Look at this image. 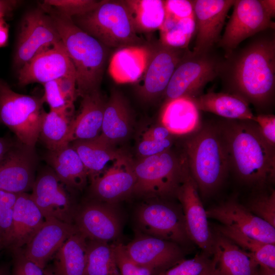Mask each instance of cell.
Here are the masks:
<instances>
[{
	"label": "cell",
	"mask_w": 275,
	"mask_h": 275,
	"mask_svg": "<svg viewBox=\"0 0 275 275\" xmlns=\"http://www.w3.org/2000/svg\"><path fill=\"white\" fill-rule=\"evenodd\" d=\"M185 155L191 176L203 197L221 186L230 170L224 141L217 125H202L188 135Z\"/></svg>",
	"instance_id": "277c9868"
},
{
	"label": "cell",
	"mask_w": 275,
	"mask_h": 275,
	"mask_svg": "<svg viewBox=\"0 0 275 275\" xmlns=\"http://www.w3.org/2000/svg\"><path fill=\"white\" fill-rule=\"evenodd\" d=\"M211 51L195 54L188 51L175 69L164 92L166 100L195 97L219 75L223 62Z\"/></svg>",
	"instance_id": "ba28073f"
},
{
	"label": "cell",
	"mask_w": 275,
	"mask_h": 275,
	"mask_svg": "<svg viewBox=\"0 0 275 275\" xmlns=\"http://www.w3.org/2000/svg\"><path fill=\"white\" fill-rule=\"evenodd\" d=\"M73 22L107 48L143 45L123 1H99L90 12L71 18Z\"/></svg>",
	"instance_id": "5b68a950"
},
{
	"label": "cell",
	"mask_w": 275,
	"mask_h": 275,
	"mask_svg": "<svg viewBox=\"0 0 275 275\" xmlns=\"http://www.w3.org/2000/svg\"><path fill=\"white\" fill-rule=\"evenodd\" d=\"M0 275H11V269L9 264L0 265Z\"/></svg>",
	"instance_id": "9f6ffc18"
},
{
	"label": "cell",
	"mask_w": 275,
	"mask_h": 275,
	"mask_svg": "<svg viewBox=\"0 0 275 275\" xmlns=\"http://www.w3.org/2000/svg\"><path fill=\"white\" fill-rule=\"evenodd\" d=\"M77 231L74 224L53 218L45 219L22 249L23 253L26 258L44 269L66 240Z\"/></svg>",
	"instance_id": "7402d4cb"
},
{
	"label": "cell",
	"mask_w": 275,
	"mask_h": 275,
	"mask_svg": "<svg viewBox=\"0 0 275 275\" xmlns=\"http://www.w3.org/2000/svg\"><path fill=\"white\" fill-rule=\"evenodd\" d=\"M91 181L93 200L115 205L133 193L136 178L133 166L122 156Z\"/></svg>",
	"instance_id": "44dd1931"
},
{
	"label": "cell",
	"mask_w": 275,
	"mask_h": 275,
	"mask_svg": "<svg viewBox=\"0 0 275 275\" xmlns=\"http://www.w3.org/2000/svg\"><path fill=\"white\" fill-rule=\"evenodd\" d=\"M211 263L209 256L202 253L193 258L183 259L157 275H201Z\"/></svg>",
	"instance_id": "f35d334b"
},
{
	"label": "cell",
	"mask_w": 275,
	"mask_h": 275,
	"mask_svg": "<svg viewBox=\"0 0 275 275\" xmlns=\"http://www.w3.org/2000/svg\"><path fill=\"white\" fill-rule=\"evenodd\" d=\"M196 31L195 15L182 18L169 30L160 32L159 42L173 48L187 49L192 37L196 34Z\"/></svg>",
	"instance_id": "74e56055"
},
{
	"label": "cell",
	"mask_w": 275,
	"mask_h": 275,
	"mask_svg": "<svg viewBox=\"0 0 275 275\" xmlns=\"http://www.w3.org/2000/svg\"><path fill=\"white\" fill-rule=\"evenodd\" d=\"M201 275H218L214 263L212 260V263L209 267Z\"/></svg>",
	"instance_id": "11a10c76"
},
{
	"label": "cell",
	"mask_w": 275,
	"mask_h": 275,
	"mask_svg": "<svg viewBox=\"0 0 275 275\" xmlns=\"http://www.w3.org/2000/svg\"><path fill=\"white\" fill-rule=\"evenodd\" d=\"M81 97L79 112L70 123L69 143L94 139L101 133L105 102L98 90Z\"/></svg>",
	"instance_id": "484cf974"
},
{
	"label": "cell",
	"mask_w": 275,
	"mask_h": 275,
	"mask_svg": "<svg viewBox=\"0 0 275 275\" xmlns=\"http://www.w3.org/2000/svg\"><path fill=\"white\" fill-rule=\"evenodd\" d=\"M130 129V116L127 105L119 93L114 92L105 103L99 137L111 145L125 138Z\"/></svg>",
	"instance_id": "1f68e13d"
},
{
	"label": "cell",
	"mask_w": 275,
	"mask_h": 275,
	"mask_svg": "<svg viewBox=\"0 0 275 275\" xmlns=\"http://www.w3.org/2000/svg\"><path fill=\"white\" fill-rule=\"evenodd\" d=\"M71 115L50 110L43 119L39 138L48 151H54L67 146Z\"/></svg>",
	"instance_id": "e575fe53"
},
{
	"label": "cell",
	"mask_w": 275,
	"mask_h": 275,
	"mask_svg": "<svg viewBox=\"0 0 275 275\" xmlns=\"http://www.w3.org/2000/svg\"><path fill=\"white\" fill-rule=\"evenodd\" d=\"M113 244L121 275H153L149 269L138 265L129 257L124 244L117 241Z\"/></svg>",
	"instance_id": "b9f144b4"
},
{
	"label": "cell",
	"mask_w": 275,
	"mask_h": 275,
	"mask_svg": "<svg viewBox=\"0 0 275 275\" xmlns=\"http://www.w3.org/2000/svg\"><path fill=\"white\" fill-rule=\"evenodd\" d=\"M45 220L30 194H18L14 207L11 226L4 241L5 249L11 252L22 249L40 229Z\"/></svg>",
	"instance_id": "603a6c76"
},
{
	"label": "cell",
	"mask_w": 275,
	"mask_h": 275,
	"mask_svg": "<svg viewBox=\"0 0 275 275\" xmlns=\"http://www.w3.org/2000/svg\"><path fill=\"white\" fill-rule=\"evenodd\" d=\"M234 2V0L192 1L196 23L194 53L211 51L218 43L227 13Z\"/></svg>",
	"instance_id": "d6986e66"
},
{
	"label": "cell",
	"mask_w": 275,
	"mask_h": 275,
	"mask_svg": "<svg viewBox=\"0 0 275 275\" xmlns=\"http://www.w3.org/2000/svg\"><path fill=\"white\" fill-rule=\"evenodd\" d=\"M151 53L152 47L144 45L118 49L109 60L108 73L117 84L137 82L145 73Z\"/></svg>",
	"instance_id": "cb8c5ba5"
},
{
	"label": "cell",
	"mask_w": 275,
	"mask_h": 275,
	"mask_svg": "<svg viewBox=\"0 0 275 275\" xmlns=\"http://www.w3.org/2000/svg\"><path fill=\"white\" fill-rule=\"evenodd\" d=\"M13 143L7 139L0 138V163Z\"/></svg>",
	"instance_id": "f5cc1de1"
},
{
	"label": "cell",
	"mask_w": 275,
	"mask_h": 275,
	"mask_svg": "<svg viewBox=\"0 0 275 275\" xmlns=\"http://www.w3.org/2000/svg\"><path fill=\"white\" fill-rule=\"evenodd\" d=\"M18 2L0 0V18H4L13 10Z\"/></svg>",
	"instance_id": "f907efd6"
},
{
	"label": "cell",
	"mask_w": 275,
	"mask_h": 275,
	"mask_svg": "<svg viewBox=\"0 0 275 275\" xmlns=\"http://www.w3.org/2000/svg\"><path fill=\"white\" fill-rule=\"evenodd\" d=\"M11 252L13 254L11 275H44L43 269L25 257L22 249Z\"/></svg>",
	"instance_id": "ee69618b"
},
{
	"label": "cell",
	"mask_w": 275,
	"mask_h": 275,
	"mask_svg": "<svg viewBox=\"0 0 275 275\" xmlns=\"http://www.w3.org/2000/svg\"><path fill=\"white\" fill-rule=\"evenodd\" d=\"M9 27L4 18H0V48L5 46L8 40Z\"/></svg>",
	"instance_id": "681fc988"
},
{
	"label": "cell",
	"mask_w": 275,
	"mask_h": 275,
	"mask_svg": "<svg viewBox=\"0 0 275 275\" xmlns=\"http://www.w3.org/2000/svg\"><path fill=\"white\" fill-rule=\"evenodd\" d=\"M61 41L48 14L40 9L29 11L20 25L14 58L15 67L20 69L38 53Z\"/></svg>",
	"instance_id": "8fae6325"
},
{
	"label": "cell",
	"mask_w": 275,
	"mask_h": 275,
	"mask_svg": "<svg viewBox=\"0 0 275 275\" xmlns=\"http://www.w3.org/2000/svg\"><path fill=\"white\" fill-rule=\"evenodd\" d=\"M223 62V75L231 93L258 108L273 101L275 91V38L262 35Z\"/></svg>",
	"instance_id": "6da1fadb"
},
{
	"label": "cell",
	"mask_w": 275,
	"mask_h": 275,
	"mask_svg": "<svg viewBox=\"0 0 275 275\" xmlns=\"http://www.w3.org/2000/svg\"><path fill=\"white\" fill-rule=\"evenodd\" d=\"M173 138L163 141L142 138L138 145V152L144 157L157 155L170 149Z\"/></svg>",
	"instance_id": "bcb514c9"
},
{
	"label": "cell",
	"mask_w": 275,
	"mask_h": 275,
	"mask_svg": "<svg viewBox=\"0 0 275 275\" xmlns=\"http://www.w3.org/2000/svg\"><path fill=\"white\" fill-rule=\"evenodd\" d=\"M85 275H121L113 243L87 239Z\"/></svg>",
	"instance_id": "d590c367"
},
{
	"label": "cell",
	"mask_w": 275,
	"mask_h": 275,
	"mask_svg": "<svg viewBox=\"0 0 275 275\" xmlns=\"http://www.w3.org/2000/svg\"><path fill=\"white\" fill-rule=\"evenodd\" d=\"M253 121L259 131L271 146L275 147V116L272 114H259L255 116Z\"/></svg>",
	"instance_id": "7dc6e473"
},
{
	"label": "cell",
	"mask_w": 275,
	"mask_h": 275,
	"mask_svg": "<svg viewBox=\"0 0 275 275\" xmlns=\"http://www.w3.org/2000/svg\"><path fill=\"white\" fill-rule=\"evenodd\" d=\"M5 249L4 241L2 237L0 236V251Z\"/></svg>",
	"instance_id": "6f0895ef"
},
{
	"label": "cell",
	"mask_w": 275,
	"mask_h": 275,
	"mask_svg": "<svg viewBox=\"0 0 275 275\" xmlns=\"http://www.w3.org/2000/svg\"><path fill=\"white\" fill-rule=\"evenodd\" d=\"M160 121L173 135H188L202 126L200 111L188 97L166 100L160 114Z\"/></svg>",
	"instance_id": "4316f807"
},
{
	"label": "cell",
	"mask_w": 275,
	"mask_h": 275,
	"mask_svg": "<svg viewBox=\"0 0 275 275\" xmlns=\"http://www.w3.org/2000/svg\"><path fill=\"white\" fill-rule=\"evenodd\" d=\"M75 70L76 95L98 90L103 75L108 48L89 35L71 18L45 5Z\"/></svg>",
	"instance_id": "3957f363"
},
{
	"label": "cell",
	"mask_w": 275,
	"mask_h": 275,
	"mask_svg": "<svg viewBox=\"0 0 275 275\" xmlns=\"http://www.w3.org/2000/svg\"><path fill=\"white\" fill-rule=\"evenodd\" d=\"M183 212L186 231L190 240L208 256L214 251V234L209 226L199 193L190 172L177 194Z\"/></svg>",
	"instance_id": "2e32d148"
},
{
	"label": "cell",
	"mask_w": 275,
	"mask_h": 275,
	"mask_svg": "<svg viewBox=\"0 0 275 275\" xmlns=\"http://www.w3.org/2000/svg\"><path fill=\"white\" fill-rule=\"evenodd\" d=\"M164 18L177 21L182 18L194 16L192 1H163Z\"/></svg>",
	"instance_id": "f6af8a7d"
},
{
	"label": "cell",
	"mask_w": 275,
	"mask_h": 275,
	"mask_svg": "<svg viewBox=\"0 0 275 275\" xmlns=\"http://www.w3.org/2000/svg\"><path fill=\"white\" fill-rule=\"evenodd\" d=\"M216 229L248 254L259 266L275 270V244L252 238L223 225Z\"/></svg>",
	"instance_id": "836d02e7"
},
{
	"label": "cell",
	"mask_w": 275,
	"mask_h": 275,
	"mask_svg": "<svg viewBox=\"0 0 275 275\" xmlns=\"http://www.w3.org/2000/svg\"><path fill=\"white\" fill-rule=\"evenodd\" d=\"M70 144L79 156L91 181L122 156L99 136L90 140L74 141Z\"/></svg>",
	"instance_id": "4dcf8cb0"
},
{
	"label": "cell",
	"mask_w": 275,
	"mask_h": 275,
	"mask_svg": "<svg viewBox=\"0 0 275 275\" xmlns=\"http://www.w3.org/2000/svg\"><path fill=\"white\" fill-rule=\"evenodd\" d=\"M214 239L212 260L218 275H257L259 266L248 254L217 232Z\"/></svg>",
	"instance_id": "d4e9b609"
},
{
	"label": "cell",
	"mask_w": 275,
	"mask_h": 275,
	"mask_svg": "<svg viewBox=\"0 0 275 275\" xmlns=\"http://www.w3.org/2000/svg\"><path fill=\"white\" fill-rule=\"evenodd\" d=\"M260 2L268 16L273 18L275 16V1L274 0H260Z\"/></svg>",
	"instance_id": "816d5d0a"
},
{
	"label": "cell",
	"mask_w": 275,
	"mask_h": 275,
	"mask_svg": "<svg viewBox=\"0 0 275 275\" xmlns=\"http://www.w3.org/2000/svg\"><path fill=\"white\" fill-rule=\"evenodd\" d=\"M45 159L60 180L70 189H81L86 184L88 172L70 144L57 150H48Z\"/></svg>",
	"instance_id": "f546056e"
},
{
	"label": "cell",
	"mask_w": 275,
	"mask_h": 275,
	"mask_svg": "<svg viewBox=\"0 0 275 275\" xmlns=\"http://www.w3.org/2000/svg\"><path fill=\"white\" fill-rule=\"evenodd\" d=\"M248 209L275 228V191L260 195L250 202Z\"/></svg>",
	"instance_id": "60d3db41"
},
{
	"label": "cell",
	"mask_w": 275,
	"mask_h": 275,
	"mask_svg": "<svg viewBox=\"0 0 275 275\" xmlns=\"http://www.w3.org/2000/svg\"><path fill=\"white\" fill-rule=\"evenodd\" d=\"M208 218L252 238L274 244L275 228L238 202L230 200L206 210Z\"/></svg>",
	"instance_id": "ffe728a7"
},
{
	"label": "cell",
	"mask_w": 275,
	"mask_h": 275,
	"mask_svg": "<svg viewBox=\"0 0 275 275\" xmlns=\"http://www.w3.org/2000/svg\"><path fill=\"white\" fill-rule=\"evenodd\" d=\"M140 232L175 242L186 244L190 241L181 205L155 200L140 206L135 213Z\"/></svg>",
	"instance_id": "9c48e42d"
},
{
	"label": "cell",
	"mask_w": 275,
	"mask_h": 275,
	"mask_svg": "<svg viewBox=\"0 0 275 275\" xmlns=\"http://www.w3.org/2000/svg\"><path fill=\"white\" fill-rule=\"evenodd\" d=\"M125 249L129 257L138 265L157 275L184 259L180 245L172 241L138 232Z\"/></svg>",
	"instance_id": "5bb4252c"
},
{
	"label": "cell",
	"mask_w": 275,
	"mask_h": 275,
	"mask_svg": "<svg viewBox=\"0 0 275 275\" xmlns=\"http://www.w3.org/2000/svg\"><path fill=\"white\" fill-rule=\"evenodd\" d=\"M123 2L138 33L159 30L165 16L163 1L125 0Z\"/></svg>",
	"instance_id": "d6a6232c"
},
{
	"label": "cell",
	"mask_w": 275,
	"mask_h": 275,
	"mask_svg": "<svg viewBox=\"0 0 275 275\" xmlns=\"http://www.w3.org/2000/svg\"><path fill=\"white\" fill-rule=\"evenodd\" d=\"M224 141L230 170L248 185L262 186L275 177V147L253 120H224L217 125Z\"/></svg>",
	"instance_id": "7a4b0ae2"
},
{
	"label": "cell",
	"mask_w": 275,
	"mask_h": 275,
	"mask_svg": "<svg viewBox=\"0 0 275 275\" xmlns=\"http://www.w3.org/2000/svg\"><path fill=\"white\" fill-rule=\"evenodd\" d=\"M43 98L16 93L0 80V122L20 143L35 148L46 112Z\"/></svg>",
	"instance_id": "52a82bcc"
},
{
	"label": "cell",
	"mask_w": 275,
	"mask_h": 275,
	"mask_svg": "<svg viewBox=\"0 0 275 275\" xmlns=\"http://www.w3.org/2000/svg\"><path fill=\"white\" fill-rule=\"evenodd\" d=\"M188 51L171 48L160 42L152 47L148 66L139 80L140 95L145 99H152L164 93L175 69Z\"/></svg>",
	"instance_id": "ac0fdd59"
},
{
	"label": "cell",
	"mask_w": 275,
	"mask_h": 275,
	"mask_svg": "<svg viewBox=\"0 0 275 275\" xmlns=\"http://www.w3.org/2000/svg\"><path fill=\"white\" fill-rule=\"evenodd\" d=\"M45 5L51 7L59 13L72 18L84 15L93 9L99 1L94 0H46Z\"/></svg>",
	"instance_id": "ab89813d"
},
{
	"label": "cell",
	"mask_w": 275,
	"mask_h": 275,
	"mask_svg": "<svg viewBox=\"0 0 275 275\" xmlns=\"http://www.w3.org/2000/svg\"><path fill=\"white\" fill-rule=\"evenodd\" d=\"M71 190L48 167L36 177L30 195L45 219L53 218L74 224L77 207L69 193Z\"/></svg>",
	"instance_id": "7c38bea8"
},
{
	"label": "cell",
	"mask_w": 275,
	"mask_h": 275,
	"mask_svg": "<svg viewBox=\"0 0 275 275\" xmlns=\"http://www.w3.org/2000/svg\"><path fill=\"white\" fill-rule=\"evenodd\" d=\"M35 149L13 143L0 163V190L15 194L32 190L38 162Z\"/></svg>",
	"instance_id": "9a60e30c"
},
{
	"label": "cell",
	"mask_w": 275,
	"mask_h": 275,
	"mask_svg": "<svg viewBox=\"0 0 275 275\" xmlns=\"http://www.w3.org/2000/svg\"><path fill=\"white\" fill-rule=\"evenodd\" d=\"M43 97L50 110L72 115L76 95L75 76H64L43 85Z\"/></svg>",
	"instance_id": "8d00e7d4"
},
{
	"label": "cell",
	"mask_w": 275,
	"mask_h": 275,
	"mask_svg": "<svg viewBox=\"0 0 275 275\" xmlns=\"http://www.w3.org/2000/svg\"><path fill=\"white\" fill-rule=\"evenodd\" d=\"M18 195L0 190V236L3 241L11 226L14 207Z\"/></svg>",
	"instance_id": "7bdbcfd3"
},
{
	"label": "cell",
	"mask_w": 275,
	"mask_h": 275,
	"mask_svg": "<svg viewBox=\"0 0 275 275\" xmlns=\"http://www.w3.org/2000/svg\"><path fill=\"white\" fill-rule=\"evenodd\" d=\"M75 76L73 65L62 41L38 53L18 69V83L44 84L64 77Z\"/></svg>",
	"instance_id": "e0dca14e"
},
{
	"label": "cell",
	"mask_w": 275,
	"mask_h": 275,
	"mask_svg": "<svg viewBox=\"0 0 275 275\" xmlns=\"http://www.w3.org/2000/svg\"><path fill=\"white\" fill-rule=\"evenodd\" d=\"M233 6V13L218 42L225 51L226 58L246 38L274 29V22L260 0H237Z\"/></svg>",
	"instance_id": "30bf717a"
},
{
	"label": "cell",
	"mask_w": 275,
	"mask_h": 275,
	"mask_svg": "<svg viewBox=\"0 0 275 275\" xmlns=\"http://www.w3.org/2000/svg\"><path fill=\"white\" fill-rule=\"evenodd\" d=\"M173 135L166 127L160 125L146 131L142 138L163 141L172 138Z\"/></svg>",
	"instance_id": "c3c4849f"
},
{
	"label": "cell",
	"mask_w": 275,
	"mask_h": 275,
	"mask_svg": "<svg viewBox=\"0 0 275 275\" xmlns=\"http://www.w3.org/2000/svg\"><path fill=\"white\" fill-rule=\"evenodd\" d=\"M191 98L199 111L213 113L228 120L253 121L255 117L249 103L233 93L210 92Z\"/></svg>",
	"instance_id": "f1b7e54d"
},
{
	"label": "cell",
	"mask_w": 275,
	"mask_h": 275,
	"mask_svg": "<svg viewBox=\"0 0 275 275\" xmlns=\"http://www.w3.org/2000/svg\"><path fill=\"white\" fill-rule=\"evenodd\" d=\"M87 239L79 232L70 236L56 252L44 275H85Z\"/></svg>",
	"instance_id": "83f0119b"
},
{
	"label": "cell",
	"mask_w": 275,
	"mask_h": 275,
	"mask_svg": "<svg viewBox=\"0 0 275 275\" xmlns=\"http://www.w3.org/2000/svg\"><path fill=\"white\" fill-rule=\"evenodd\" d=\"M74 225L88 240L110 243L120 236L122 220L115 205L93 200L77 207Z\"/></svg>",
	"instance_id": "4fadbf2b"
},
{
	"label": "cell",
	"mask_w": 275,
	"mask_h": 275,
	"mask_svg": "<svg viewBox=\"0 0 275 275\" xmlns=\"http://www.w3.org/2000/svg\"><path fill=\"white\" fill-rule=\"evenodd\" d=\"M257 275H275V270L259 266Z\"/></svg>",
	"instance_id": "db71d44e"
},
{
	"label": "cell",
	"mask_w": 275,
	"mask_h": 275,
	"mask_svg": "<svg viewBox=\"0 0 275 275\" xmlns=\"http://www.w3.org/2000/svg\"><path fill=\"white\" fill-rule=\"evenodd\" d=\"M133 171L136 182L132 194L147 198L176 196L189 173L185 154L179 157L170 149L144 157Z\"/></svg>",
	"instance_id": "8992f818"
}]
</instances>
